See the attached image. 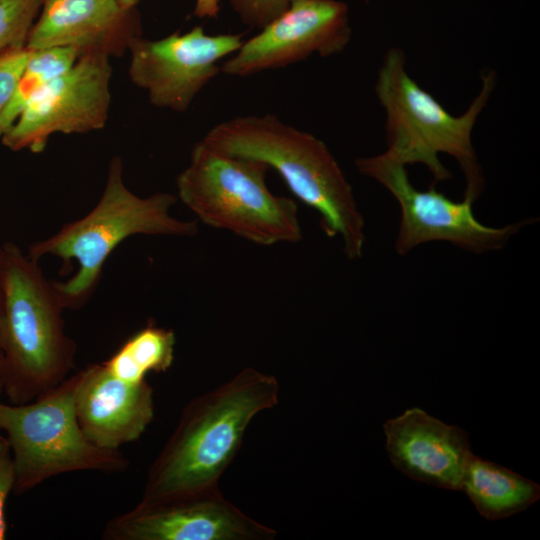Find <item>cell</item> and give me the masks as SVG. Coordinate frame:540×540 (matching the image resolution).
<instances>
[{
    "label": "cell",
    "instance_id": "1",
    "mask_svg": "<svg viewBox=\"0 0 540 540\" xmlns=\"http://www.w3.org/2000/svg\"><path fill=\"white\" fill-rule=\"evenodd\" d=\"M278 397L277 379L248 367L192 399L151 463L140 501L183 498L217 488L251 420L274 407Z\"/></svg>",
    "mask_w": 540,
    "mask_h": 540
},
{
    "label": "cell",
    "instance_id": "2",
    "mask_svg": "<svg viewBox=\"0 0 540 540\" xmlns=\"http://www.w3.org/2000/svg\"><path fill=\"white\" fill-rule=\"evenodd\" d=\"M225 154L274 169L289 190L320 215L328 237H339L349 260L362 256L364 218L352 187L326 144L273 114L237 116L213 126L202 139Z\"/></svg>",
    "mask_w": 540,
    "mask_h": 540
},
{
    "label": "cell",
    "instance_id": "3",
    "mask_svg": "<svg viewBox=\"0 0 540 540\" xmlns=\"http://www.w3.org/2000/svg\"><path fill=\"white\" fill-rule=\"evenodd\" d=\"M3 294V393L20 405L69 376L77 346L65 332V308L54 282L13 242L3 245Z\"/></svg>",
    "mask_w": 540,
    "mask_h": 540
},
{
    "label": "cell",
    "instance_id": "4",
    "mask_svg": "<svg viewBox=\"0 0 540 540\" xmlns=\"http://www.w3.org/2000/svg\"><path fill=\"white\" fill-rule=\"evenodd\" d=\"M404 52L389 49L375 82V94L385 110L387 150L385 153L404 166L422 164L433 177V185L451 179L439 154L452 156L465 177L464 197L476 201L484 178L472 144L475 123L496 86L493 70L482 75V87L460 116L450 114L407 73Z\"/></svg>",
    "mask_w": 540,
    "mask_h": 540
},
{
    "label": "cell",
    "instance_id": "5",
    "mask_svg": "<svg viewBox=\"0 0 540 540\" xmlns=\"http://www.w3.org/2000/svg\"><path fill=\"white\" fill-rule=\"evenodd\" d=\"M177 196L158 192L147 197L133 193L123 180V162L114 156L108 167L103 193L84 217L66 223L52 236L33 243L29 256L39 261L47 255L65 264L76 260L77 272L65 282H54L65 309L81 308L98 285L103 266L113 250L134 235L192 237L196 221L175 218L170 210Z\"/></svg>",
    "mask_w": 540,
    "mask_h": 540
},
{
    "label": "cell",
    "instance_id": "6",
    "mask_svg": "<svg viewBox=\"0 0 540 540\" xmlns=\"http://www.w3.org/2000/svg\"><path fill=\"white\" fill-rule=\"evenodd\" d=\"M262 162L220 152L203 140L176 180L177 198L204 224L262 246L302 239L296 202L273 194Z\"/></svg>",
    "mask_w": 540,
    "mask_h": 540
},
{
    "label": "cell",
    "instance_id": "7",
    "mask_svg": "<svg viewBox=\"0 0 540 540\" xmlns=\"http://www.w3.org/2000/svg\"><path fill=\"white\" fill-rule=\"evenodd\" d=\"M81 376L79 370L25 404L0 401V430L5 432L13 456L16 495L65 473L110 474L128 468L129 461L120 450L101 448L82 431L75 409Z\"/></svg>",
    "mask_w": 540,
    "mask_h": 540
},
{
    "label": "cell",
    "instance_id": "8",
    "mask_svg": "<svg viewBox=\"0 0 540 540\" xmlns=\"http://www.w3.org/2000/svg\"><path fill=\"white\" fill-rule=\"evenodd\" d=\"M359 173L383 185L397 200L401 219L395 248L405 255L413 248L431 241H446L463 250L483 254L503 248L510 237L535 219H525L501 228L486 226L473 213L474 201L464 197L453 201L438 192L416 189L410 182L406 166L385 152L355 160Z\"/></svg>",
    "mask_w": 540,
    "mask_h": 540
},
{
    "label": "cell",
    "instance_id": "9",
    "mask_svg": "<svg viewBox=\"0 0 540 540\" xmlns=\"http://www.w3.org/2000/svg\"><path fill=\"white\" fill-rule=\"evenodd\" d=\"M106 54L80 55L73 67L38 92L0 137L12 151L42 152L57 133H88L107 122L112 67Z\"/></svg>",
    "mask_w": 540,
    "mask_h": 540
},
{
    "label": "cell",
    "instance_id": "10",
    "mask_svg": "<svg viewBox=\"0 0 540 540\" xmlns=\"http://www.w3.org/2000/svg\"><path fill=\"white\" fill-rule=\"evenodd\" d=\"M242 43V34L209 35L201 26L158 40L138 36L128 46L129 77L153 106L184 112Z\"/></svg>",
    "mask_w": 540,
    "mask_h": 540
},
{
    "label": "cell",
    "instance_id": "11",
    "mask_svg": "<svg viewBox=\"0 0 540 540\" xmlns=\"http://www.w3.org/2000/svg\"><path fill=\"white\" fill-rule=\"evenodd\" d=\"M351 39L348 8L337 0H293L289 7L254 37L243 42L220 71L247 77L283 68L313 54L342 52Z\"/></svg>",
    "mask_w": 540,
    "mask_h": 540
},
{
    "label": "cell",
    "instance_id": "12",
    "mask_svg": "<svg viewBox=\"0 0 540 540\" xmlns=\"http://www.w3.org/2000/svg\"><path fill=\"white\" fill-rule=\"evenodd\" d=\"M105 540H271L276 531L248 517L218 487L159 502H139L108 520Z\"/></svg>",
    "mask_w": 540,
    "mask_h": 540
},
{
    "label": "cell",
    "instance_id": "13",
    "mask_svg": "<svg viewBox=\"0 0 540 540\" xmlns=\"http://www.w3.org/2000/svg\"><path fill=\"white\" fill-rule=\"evenodd\" d=\"M383 429L389 458L397 470L418 482L461 490L474 455L465 430L418 407L386 420Z\"/></svg>",
    "mask_w": 540,
    "mask_h": 540
},
{
    "label": "cell",
    "instance_id": "14",
    "mask_svg": "<svg viewBox=\"0 0 540 540\" xmlns=\"http://www.w3.org/2000/svg\"><path fill=\"white\" fill-rule=\"evenodd\" d=\"M139 33L134 9L123 8L117 0H43L26 49L72 47L81 55L111 56L128 49Z\"/></svg>",
    "mask_w": 540,
    "mask_h": 540
},
{
    "label": "cell",
    "instance_id": "15",
    "mask_svg": "<svg viewBox=\"0 0 540 540\" xmlns=\"http://www.w3.org/2000/svg\"><path fill=\"white\" fill-rule=\"evenodd\" d=\"M75 396L79 425L95 445L112 450L136 441L154 418L153 389L111 374L101 363L81 369Z\"/></svg>",
    "mask_w": 540,
    "mask_h": 540
},
{
    "label": "cell",
    "instance_id": "16",
    "mask_svg": "<svg viewBox=\"0 0 540 540\" xmlns=\"http://www.w3.org/2000/svg\"><path fill=\"white\" fill-rule=\"evenodd\" d=\"M461 490L479 514L491 521L522 512L540 498L539 484L476 455L467 465Z\"/></svg>",
    "mask_w": 540,
    "mask_h": 540
},
{
    "label": "cell",
    "instance_id": "17",
    "mask_svg": "<svg viewBox=\"0 0 540 540\" xmlns=\"http://www.w3.org/2000/svg\"><path fill=\"white\" fill-rule=\"evenodd\" d=\"M176 336L172 329L149 321L127 338L102 364L113 375L128 381L146 380L150 372H166L173 364Z\"/></svg>",
    "mask_w": 540,
    "mask_h": 540
},
{
    "label": "cell",
    "instance_id": "18",
    "mask_svg": "<svg viewBox=\"0 0 540 540\" xmlns=\"http://www.w3.org/2000/svg\"><path fill=\"white\" fill-rule=\"evenodd\" d=\"M80 55L72 47L28 50L26 65L0 117V137L16 121L31 99L53 80L69 71Z\"/></svg>",
    "mask_w": 540,
    "mask_h": 540
},
{
    "label": "cell",
    "instance_id": "19",
    "mask_svg": "<svg viewBox=\"0 0 540 540\" xmlns=\"http://www.w3.org/2000/svg\"><path fill=\"white\" fill-rule=\"evenodd\" d=\"M43 0H0V55L26 48Z\"/></svg>",
    "mask_w": 540,
    "mask_h": 540
},
{
    "label": "cell",
    "instance_id": "20",
    "mask_svg": "<svg viewBox=\"0 0 540 540\" xmlns=\"http://www.w3.org/2000/svg\"><path fill=\"white\" fill-rule=\"evenodd\" d=\"M293 0H230L240 20L255 28H263L283 13Z\"/></svg>",
    "mask_w": 540,
    "mask_h": 540
},
{
    "label": "cell",
    "instance_id": "21",
    "mask_svg": "<svg viewBox=\"0 0 540 540\" xmlns=\"http://www.w3.org/2000/svg\"><path fill=\"white\" fill-rule=\"evenodd\" d=\"M27 58L26 48L0 55V117L14 93Z\"/></svg>",
    "mask_w": 540,
    "mask_h": 540
},
{
    "label": "cell",
    "instance_id": "22",
    "mask_svg": "<svg viewBox=\"0 0 540 540\" xmlns=\"http://www.w3.org/2000/svg\"><path fill=\"white\" fill-rule=\"evenodd\" d=\"M15 480V466L11 448L6 436L0 430V540L6 538L5 506L9 494L14 491Z\"/></svg>",
    "mask_w": 540,
    "mask_h": 540
},
{
    "label": "cell",
    "instance_id": "23",
    "mask_svg": "<svg viewBox=\"0 0 540 540\" xmlns=\"http://www.w3.org/2000/svg\"><path fill=\"white\" fill-rule=\"evenodd\" d=\"M219 13V0H196L194 15L200 18H216Z\"/></svg>",
    "mask_w": 540,
    "mask_h": 540
},
{
    "label": "cell",
    "instance_id": "24",
    "mask_svg": "<svg viewBox=\"0 0 540 540\" xmlns=\"http://www.w3.org/2000/svg\"><path fill=\"white\" fill-rule=\"evenodd\" d=\"M4 309V294H3V245H0V395L3 393L2 386V364H3V352L1 345V327L3 319Z\"/></svg>",
    "mask_w": 540,
    "mask_h": 540
},
{
    "label": "cell",
    "instance_id": "25",
    "mask_svg": "<svg viewBox=\"0 0 540 540\" xmlns=\"http://www.w3.org/2000/svg\"><path fill=\"white\" fill-rule=\"evenodd\" d=\"M119 2V4L125 8V9H134L135 5L140 1V0H117Z\"/></svg>",
    "mask_w": 540,
    "mask_h": 540
}]
</instances>
